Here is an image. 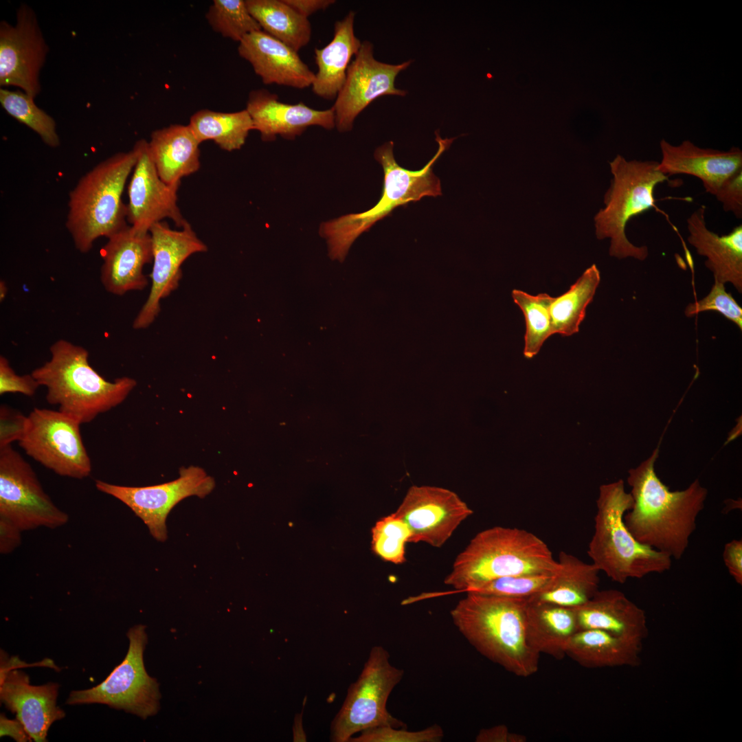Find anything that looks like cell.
Listing matches in <instances>:
<instances>
[{
	"mask_svg": "<svg viewBox=\"0 0 742 742\" xmlns=\"http://www.w3.org/2000/svg\"><path fill=\"white\" fill-rule=\"evenodd\" d=\"M657 456L656 449L629 471L633 505L624 521L640 543L678 560L688 547L708 491L698 480L684 490L670 491L655 471Z\"/></svg>",
	"mask_w": 742,
	"mask_h": 742,
	"instance_id": "1",
	"label": "cell"
},
{
	"mask_svg": "<svg viewBox=\"0 0 742 742\" xmlns=\"http://www.w3.org/2000/svg\"><path fill=\"white\" fill-rule=\"evenodd\" d=\"M451 609L454 625L482 655L519 677L535 674L539 654L526 638L528 600L467 592Z\"/></svg>",
	"mask_w": 742,
	"mask_h": 742,
	"instance_id": "2",
	"label": "cell"
},
{
	"mask_svg": "<svg viewBox=\"0 0 742 742\" xmlns=\"http://www.w3.org/2000/svg\"><path fill=\"white\" fill-rule=\"evenodd\" d=\"M49 350L50 359L31 374L46 387L47 403L81 424L122 403L137 385L128 376L106 380L90 366L88 351L67 340H57Z\"/></svg>",
	"mask_w": 742,
	"mask_h": 742,
	"instance_id": "3",
	"label": "cell"
},
{
	"mask_svg": "<svg viewBox=\"0 0 742 742\" xmlns=\"http://www.w3.org/2000/svg\"><path fill=\"white\" fill-rule=\"evenodd\" d=\"M560 569L547 544L517 528L495 526L477 533L457 556L445 583L460 592L504 576L555 573Z\"/></svg>",
	"mask_w": 742,
	"mask_h": 742,
	"instance_id": "4",
	"label": "cell"
},
{
	"mask_svg": "<svg viewBox=\"0 0 742 742\" xmlns=\"http://www.w3.org/2000/svg\"><path fill=\"white\" fill-rule=\"evenodd\" d=\"M138 155L135 143L131 150L96 164L69 192L65 225L80 252H89L97 239L107 238L128 225L122 194Z\"/></svg>",
	"mask_w": 742,
	"mask_h": 742,
	"instance_id": "5",
	"label": "cell"
},
{
	"mask_svg": "<svg viewBox=\"0 0 742 742\" xmlns=\"http://www.w3.org/2000/svg\"><path fill=\"white\" fill-rule=\"evenodd\" d=\"M455 139H442L436 133L438 150L418 170H410L397 164L393 153L392 141L379 146L374 157L383 170L381 198L367 211L345 214L320 224L319 233L326 241L330 258L344 261L350 247L362 233L368 232L377 221L390 215L399 206L418 201L425 196L442 195L440 181L434 175L433 167Z\"/></svg>",
	"mask_w": 742,
	"mask_h": 742,
	"instance_id": "6",
	"label": "cell"
},
{
	"mask_svg": "<svg viewBox=\"0 0 742 742\" xmlns=\"http://www.w3.org/2000/svg\"><path fill=\"white\" fill-rule=\"evenodd\" d=\"M633 498L624 482L603 484L596 500L594 532L588 545L592 563L610 579L623 584L670 570L672 558L640 543L627 528L624 516L631 508Z\"/></svg>",
	"mask_w": 742,
	"mask_h": 742,
	"instance_id": "7",
	"label": "cell"
},
{
	"mask_svg": "<svg viewBox=\"0 0 742 742\" xmlns=\"http://www.w3.org/2000/svg\"><path fill=\"white\" fill-rule=\"evenodd\" d=\"M658 165L656 161L627 160L620 155L609 162L613 178L604 196L605 206L594 219L596 238H610L611 256L638 260L647 258V247L631 243L625 229L632 218L652 208L660 210L654 190L658 184L668 181L669 177L659 170Z\"/></svg>",
	"mask_w": 742,
	"mask_h": 742,
	"instance_id": "8",
	"label": "cell"
},
{
	"mask_svg": "<svg viewBox=\"0 0 742 742\" xmlns=\"http://www.w3.org/2000/svg\"><path fill=\"white\" fill-rule=\"evenodd\" d=\"M403 675V669L390 663V654L383 647H373L359 677L350 684L341 708L332 721L330 741L348 742L355 734L377 726L405 727V724L386 708L389 696Z\"/></svg>",
	"mask_w": 742,
	"mask_h": 742,
	"instance_id": "9",
	"label": "cell"
},
{
	"mask_svg": "<svg viewBox=\"0 0 742 742\" xmlns=\"http://www.w3.org/2000/svg\"><path fill=\"white\" fill-rule=\"evenodd\" d=\"M146 628L139 624L129 629L126 634L129 647L123 661L97 686L71 691L66 704H102L142 719L156 715L161 695L157 679L148 674L144 666V651L148 642Z\"/></svg>",
	"mask_w": 742,
	"mask_h": 742,
	"instance_id": "10",
	"label": "cell"
},
{
	"mask_svg": "<svg viewBox=\"0 0 742 742\" xmlns=\"http://www.w3.org/2000/svg\"><path fill=\"white\" fill-rule=\"evenodd\" d=\"M80 425L59 410L35 407L25 418L18 442L27 455L55 473L84 479L92 467Z\"/></svg>",
	"mask_w": 742,
	"mask_h": 742,
	"instance_id": "11",
	"label": "cell"
},
{
	"mask_svg": "<svg viewBox=\"0 0 742 742\" xmlns=\"http://www.w3.org/2000/svg\"><path fill=\"white\" fill-rule=\"evenodd\" d=\"M0 517L22 532L39 527L55 529L69 520L68 515L44 491L31 465L11 444L0 446Z\"/></svg>",
	"mask_w": 742,
	"mask_h": 742,
	"instance_id": "12",
	"label": "cell"
},
{
	"mask_svg": "<svg viewBox=\"0 0 742 742\" xmlns=\"http://www.w3.org/2000/svg\"><path fill=\"white\" fill-rule=\"evenodd\" d=\"M96 488L129 507L159 541L168 538L166 519L170 510L190 496L203 498L215 487L214 478L199 466L182 467L176 480L157 485L126 486L97 480Z\"/></svg>",
	"mask_w": 742,
	"mask_h": 742,
	"instance_id": "13",
	"label": "cell"
},
{
	"mask_svg": "<svg viewBox=\"0 0 742 742\" xmlns=\"http://www.w3.org/2000/svg\"><path fill=\"white\" fill-rule=\"evenodd\" d=\"M153 246L151 286L148 296L135 317L134 329L150 326L160 313L161 300L179 286L182 277L181 265L194 254L205 252L207 245L197 236L190 224L173 229L165 221L150 229Z\"/></svg>",
	"mask_w": 742,
	"mask_h": 742,
	"instance_id": "14",
	"label": "cell"
},
{
	"mask_svg": "<svg viewBox=\"0 0 742 742\" xmlns=\"http://www.w3.org/2000/svg\"><path fill=\"white\" fill-rule=\"evenodd\" d=\"M48 46L36 14L25 4L17 9L15 25L0 23V85L16 87L35 98Z\"/></svg>",
	"mask_w": 742,
	"mask_h": 742,
	"instance_id": "15",
	"label": "cell"
},
{
	"mask_svg": "<svg viewBox=\"0 0 742 742\" xmlns=\"http://www.w3.org/2000/svg\"><path fill=\"white\" fill-rule=\"evenodd\" d=\"M412 63L389 64L374 56L372 43L364 41L350 63L346 78L334 105L335 127L340 133L352 129L355 118L374 100L384 95L404 97L405 90L397 89L395 80L398 74Z\"/></svg>",
	"mask_w": 742,
	"mask_h": 742,
	"instance_id": "16",
	"label": "cell"
},
{
	"mask_svg": "<svg viewBox=\"0 0 742 742\" xmlns=\"http://www.w3.org/2000/svg\"><path fill=\"white\" fill-rule=\"evenodd\" d=\"M473 510L453 491L434 486H412L393 514L409 528L410 543L440 548Z\"/></svg>",
	"mask_w": 742,
	"mask_h": 742,
	"instance_id": "17",
	"label": "cell"
},
{
	"mask_svg": "<svg viewBox=\"0 0 742 742\" xmlns=\"http://www.w3.org/2000/svg\"><path fill=\"white\" fill-rule=\"evenodd\" d=\"M139 155L128 185L127 221L142 232H149L157 223L169 218L183 228L190 223L177 205L179 186L166 184L159 177L151 159L148 142H136Z\"/></svg>",
	"mask_w": 742,
	"mask_h": 742,
	"instance_id": "18",
	"label": "cell"
},
{
	"mask_svg": "<svg viewBox=\"0 0 742 742\" xmlns=\"http://www.w3.org/2000/svg\"><path fill=\"white\" fill-rule=\"evenodd\" d=\"M107 239L101 251L100 281L104 289L120 296L144 290L148 280L143 269L153 261L150 233L128 225Z\"/></svg>",
	"mask_w": 742,
	"mask_h": 742,
	"instance_id": "19",
	"label": "cell"
},
{
	"mask_svg": "<svg viewBox=\"0 0 742 742\" xmlns=\"http://www.w3.org/2000/svg\"><path fill=\"white\" fill-rule=\"evenodd\" d=\"M245 109L251 116L254 130L260 133L264 142L275 141L278 135L293 140L311 126H321L326 130L335 127L333 107L317 110L302 102L284 103L279 100L276 94L265 89L249 93Z\"/></svg>",
	"mask_w": 742,
	"mask_h": 742,
	"instance_id": "20",
	"label": "cell"
},
{
	"mask_svg": "<svg viewBox=\"0 0 742 742\" xmlns=\"http://www.w3.org/2000/svg\"><path fill=\"white\" fill-rule=\"evenodd\" d=\"M58 689L54 682L33 686L25 673L12 669L0 679V700L33 741L45 742L52 723L65 716L56 704Z\"/></svg>",
	"mask_w": 742,
	"mask_h": 742,
	"instance_id": "21",
	"label": "cell"
},
{
	"mask_svg": "<svg viewBox=\"0 0 742 742\" xmlns=\"http://www.w3.org/2000/svg\"><path fill=\"white\" fill-rule=\"evenodd\" d=\"M658 168L665 175L684 174L700 179L706 192L715 195L731 176L742 170V151L735 146L723 151L699 147L690 140L673 145L660 142Z\"/></svg>",
	"mask_w": 742,
	"mask_h": 742,
	"instance_id": "22",
	"label": "cell"
},
{
	"mask_svg": "<svg viewBox=\"0 0 742 742\" xmlns=\"http://www.w3.org/2000/svg\"><path fill=\"white\" fill-rule=\"evenodd\" d=\"M238 52L265 85L304 89L315 80V74L296 51L262 30L245 36L239 42Z\"/></svg>",
	"mask_w": 742,
	"mask_h": 742,
	"instance_id": "23",
	"label": "cell"
},
{
	"mask_svg": "<svg viewBox=\"0 0 742 742\" xmlns=\"http://www.w3.org/2000/svg\"><path fill=\"white\" fill-rule=\"evenodd\" d=\"M574 609L578 631L603 630L640 644L648 636L645 611L618 589H598Z\"/></svg>",
	"mask_w": 742,
	"mask_h": 742,
	"instance_id": "24",
	"label": "cell"
},
{
	"mask_svg": "<svg viewBox=\"0 0 742 742\" xmlns=\"http://www.w3.org/2000/svg\"><path fill=\"white\" fill-rule=\"evenodd\" d=\"M706 207L701 205L687 219L688 242L697 253L706 258V267L714 279L731 283L742 292V225L727 234L719 236L710 230L706 223Z\"/></svg>",
	"mask_w": 742,
	"mask_h": 742,
	"instance_id": "25",
	"label": "cell"
},
{
	"mask_svg": "<svg viewBox=\"0 0 742 742\" xmlns=\"http://www.w3.org/2000/svg\"><path fill=\"white\" fill-rule=\"evenodd\" d=\"M200 143L188 125L171 124L152 132L149 153L161 180L180 186L181 179L200 168Z\"/></svg>",
	"mask_w": 742,
	"mask_h": 742,
	"instance_id": "26",
	"label": "cell"
},
{
	"mask_svg": "<svg viewBox=\"0 0 742 742\" xmlns=\"http://www.w3.org/2000/svg\"><path fill=\"white\" fill-rule=\"evenodd\" d=\"M355 13L350 11L334 25L333 37L321 49H315L317 72L312 91L318 97L334 100L342 88L348 68L358 53L362 42L354 31Z\"/></svg>",
	"mask_w": 742,
	"mask_h": 742,
	"instance_id": "27",
	"label": "cell"
},
{
	"mask_svg": "<svg viewBox=\"0 0 742 742\" xmlns=\"http://www.w3.org/2000/svg\"><path fill=\"white\" fill-rule=\"evenodd\" d=\"M527 600L528 644L539 655L562 659L570 640L578 631L574 608Z\"/></svg>",
	"mask_w": 742,
	"mask_h": 742,
	"instance_id": "28",
	"label": "cell"
},
{
	"mask_svg": "<svg viewBox=\"0 0 742 742\" xmlns=\"http://www.w3.org/2000/svg\"><path fill=\"white\" fill-rule=\"evenodd\" d=\"M642 644L599 629L578 631L570 640L565 655L589 668L631 666L640 664Z\"/></svg>",
	"mask_w": 742,
	"mask_h": 742,
	"instance_id": "29",
	"label": "cell"
},
{
	"mask_svg": "<svg viewBox=\"0 0 742 742\" xmlns=\"http://www.w3.org/2000/svg\"><path fill=\"white\" fill-rule=\"evenodd\" d=\"M558 561L560 569L548 586L528 600L571 608L585 604L598 590L600 571L592 563H587L563 551Z\"/></svg>",
	"mask_w": 742,
	"mask_h": 742,
	"instance_id": "30",
	"label": "cell"
},
{
	"mask_svg": "<svg viewBox=\"0 0 742 742\" xmlns=\"http://www.w3.org/2000/svg\"><path fill=\"white\" fill-rule=\"evenodd\" d=\"M247 7L262 30L284 43L297 52L311 37L308 19L284 0H245Z\"/></svg>",
	"mask_w": 742,
	"mask_h": 742,
	"instance_id": "31",
	"label": "cell"
},
{
	"mask_svg": "<svg viewBox=\"0 0 742 742\" xmlns=\"http://www.w3.org/2000/svg\"><path fill=\"white\" fill-rule=\"evenodd\" d=\"M188 125L200 144L212 140L228 152L240 149L254 130L246 109L232 113L201 109L190 117Z\"/></svg>",
	"mask_w": 742,
	"mask_h": 742,
	"instance_id": "32",
	"label": "cell"
},
{
	"mask_svg": "<svg viewBox=\"0 0 742 742\" xmlns=\"http://www.w3.org/2000/svg\"><path fill=\"white\" fill-rule=\"evenodd\" d=\"M600 281L596 265L587 268L570 289L554 297L551 306L553 334L571 336L579 331L586 308L592 302Z\"/></svg>",
	"mask_w": 742,
	"mask_h": 742,
	"instance_id": "33",
	"label": "cell"
},
{
	"mask_svg": "<svg viewBox=\"0 0 742 742\" xmlns=\"http://www.w3.org/2000/svg\"><path fill=\"white\" fill-rule=\"evenodd\" d=\"M512 297L525 317L524 355L531 359L539 352L547 339L554 335L550 306L554 297L547 293L532 295L517 289L512 291Z\"/></svg>",
	"mask_w": 742,
	"mask_h": 742,
	"instance_id": "34",
	"label": "cell"
},
{
	"mask_svg": "<svg viewBox=\"0 0 742 742\" xmlns=\"http://www.w3.org/2000/svg\"><path fill=\"white\" fill-rule=\"evenodd\" d=\"M0 103L8 114L35 132L47 146H59L55 120L35 104L33 97L22 91L1 88Z\"/></svg>",
	"mask_w": 742,
	"mask_h": 742,
	"instance_id": "35",
	"label": "cell"
},
{
	"mask_svg": "<svg viewBox=\"0 0 742 742\" xmlns=\"http://www.w3.org/2000/svg\"><path fill=\"white\" fill-rule=\"evenodd\" d=\"M206 19L215 32L238 42L251 32L262 30L244 0H214Z\"/></svg>",
	"mask_w": 742,
	"mask_h": 742,
	"instance_id": "36",
	"label": "cell"
},
{
	"mask_svg": "<svg viewBox=\"0 0 742 742\" xmlns=\"http://www.w3.org/2000/svg\"><path fill=\"white\" fill-rule=\"evenodd\" d=\"M411 532L393 513L377 521L372 529V549L383 560L394 564L406 561L405 545Z\"/></svg>",
	"mask_w": 742,
	"mask_h": 742,
	"instance_id": "37",
	"label": "cell"
},
{
	"mask_svg": "<svg viewBox=\"0 0 742 742\" xmlns=\"http://www.w3.org/2000/svg\"><path fill=\"white\" fill-rule=\"evenodd\" d=\"M556 573L504 576L471 588L466 592L528 599L546 589Z\"/></svg>",
	"mask_w": 742,
	"mask_h": 742,
	"instance_id": "38",
	"label": "cell"
},
{
	"mask_svg": "<svg viewBox=\"0 0 742 742\" xmlns=\"http://www.w3.org/2000/svg\"><path fill=\"white\" fill-rule=\"evenodd\" d=\"M443 737V730L437 724L418 731L381 726L364 730L348 742H439Z\"/></svg>",
	"mask_w": 742,
	"mask_h": 742,
	"instance_id": "39",
	"label": "cell"
},
{
	"mask_svg": "<svg viewBox=\"0 0 742 742\" xmlns=\"http://www.w3.org/2000/svg\"><path fill=\"white\" fill-rule=\"evenodd\" d=\"M708 311L719 313L742 330V308L731 293L726 291L724 284L716 280L709 293L703 299L690 303L686 307L684 314L691 317Z\"/></svg>",
	"mask_w": 742,
	"mask_h": 742,
	"instance_id": "40",
	"label": "cell"
},
{
	"mask_svg": "<svg viewBox=\"0 0 742 742\" xmlns=\"http://www.w3.org/2000/svg\"><path fill=\"white\" fill-rule=\"evenodd\" d=\"M40 385L32 374L18 375L4 356L0 357V394L21 393L32 396Z\"/></svg>",
	"mask_w": 742,
	"mask_h": 742,
	"instance_id": "41",
	"label": "cell"
},
{
	"mask_svg": "<svg viewBox=\"0 0 742 742\" xmlns=\"http://www.w3.org/2000/svg\"><path fill=\"white\" fill-rule=\"evenodd\" d=\"M726 212L742 218V170L728 178L714 195Z\"/></svg>",
	"mask_w": 742,
	"mask_h": 742,
	"instance_id": "42",
	"label": "cell"
},
{
	"mask_svg": "<svg viewBox=\"0 0 742 742\" xmlns=\"http://www.w3.org/2000/svg\"><path fill=\"white\" fill-rule=\"evenodd\" d=\"M0 418V446L18 441L22 433L26 416L5 406H1Z\"/></svg>",
	"mask_w": 742,
	"mask_h": 742,
	"instance_id": "43",
	"label": "cell"
},
{
	"mask_svg": "<svg viewBox=\"0 0 742 742\" xmlns=\"http://www.w3.org/2000/svg\"><path fill=\"white\" fill-rule=\"evenodd\" d=\"M723 559L735 582L742 585V540L732 539L723 548Z\"/></svg>",
	"mask_w": 742,
	"mask_h": 742,
	"instance_id": "44",
	"label": "cell"
},
{
	"mask_svg": "<svg viewBox=\"0 0 742 742\" xmlns=\"http://www.w3.org/2000/svg\"><path fill=\"white\" fill-rule=\"evenodd\" d=\"M22 531L8 519L0 517V552L9 554L21 542Z\"/></svg>",
	"mask_w": 742,
	"mask_h": 742,
	"instance_id": "45",
	"label": "cell"
},
{
	"mask_svg": "<svg viewBox=\"0 0 742 742\" xmlns=\"http://www.w3.org/2000/svg\"><path fill=\"white\" fill-rule=\"evenodd\" d=\"M526 738L520 734L510 732L505 725H497L480 730L476 742H525Z\"/></svg>",
	"mask_w": 742,
	"mask_h": 742,
	"instance_id": "46",
	"label": "cell"
},
{
	"mask_svg": "<svg viewBox=\"0 0 742 742\" xmlns=\"http://www.w3.org/2000/svg\"><path fill=\"white\" fill-rule=\"evenodd\" d=\"M9 736L17 742H26L32 739L26 732L23 725L16 718L9 719L1 713L0 715V737Z\"/></svg>",
	"mask_w": 742,
	"mask_h": 742,
	"instance_id": "47",
	"label": "cell"
},
{
	"mask_svg": "<svg viewBox=\"0 0 742 742\" xmlns=\"http://www.w3.org/2000/svg\"><path fill=\"white\" fill-rule=\"evenodd\" d=\"M302 16L308 18L319 10H324L335 3L334 0H284Z\"/></svg>",
	"mask_w": 742,
	"mask_h": 742,
	"instance_id": "48",
	"label": "cell"
},
{
	"mask_svg": "<svg viewBox=\"0 0 742 742\" xmlns=\"http://www.w3.org/2000/svg\"><path fill=\"white\" fill-rule=\"evenodd\" d=\"M302 713L297 715V717L295 718V723L293 726V741H306V736L302 730Z\"/></svg>",
	"mask_w": 742,
	"mask_h": 742,
	"instance_id": "49",
	"label": "cell"
},
{
	"mask_svg": "<svg viewBox=\"0 0 742 742\" xmlns=\"http://www.w3.org/2000/svg\"><path fill=\"white\" fill-rule=\"evenodd\" d=\"M8 293V287L3 280L0 281V301H3Z\"/></svg>",
	"mask_w": 742,
	"mask_h": 742,
	"instance_id": "50",
	"label": "cell"
}]
</instances>
